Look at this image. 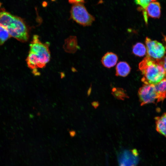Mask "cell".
I'll return each mask as SVG.
<instances>
[{"label":"cell","mask_w":166,"mask_h":166,"mask_svg":"<svg viewBox=\"0 0 166 166\" xmlns=\"http://www.w3.org/2000/svg\"><path fill=\"white\" fill-rule=\"evenodd\" d=\"M49 43L41 42L38 35L33 36L30 45V51L26 61L28 67L35 76L40 75L38 68L45 67L50 61Z\"/></svg>","instance_id":"cell-1"},{"label":"cell","mask_w":166,"mask_h":166,"mask_svg":"<svg viewBox=\"0 0 166 166\" xmlns=\"http://www.w3.org/2000/svg\"><path fill=\"white\" fill-rule=\"evenodd\" d=\"M0 24L6 28L11 37L22 42L28 40L29 29L20 18L2 11L0 12Z\"/></svg>","instance_id":"cell-2"},{"label":"cell","mask_w":166,"mask_h":166,"mask_svg":"<svg viewBox=\"0 0 166 166\" xmlns=\"http://www.w3.org/2000/svg\"><path fill=\"white\" fill-rule=\"evenodd\" d=\"M141 81L144 84L156 85L164 77L165 71L156 60L146 56L139 64Z\"/></svg>","instance_id":"cell-3"},{"label":"cell","mask_w":166,"mask_h":166,"mask_svg":"<svg viewBox=\"0 0 166 166\" xmlns=\"http://www.w3.org/2000/svg\"><path fill=\"white\" fill-rule=\"evenodd\" d=\"M71 18L83 26L91 25L95 20L94 16L89 14L82 3L74 4L70 10Z\"/></svg>","instance_id":"cell-4"},{"label":"cell","mask_w":166,"mask_h":166,"mask_svg":"<svg viewBox=\"0 0 166 166\" xmlns=\"http://www.w3.org/2000/svg\"><path fill=\"white\" fill-rule=\"evenodd\" d=\"M138 95L141 106L154 103L157 99V93L155 85H143L139 89Z\"/></svg>","instance_id":"cell-5"},{"label":"cell","mask_w":166,"mask_h":166,"mask_svg":"<svg viewBox=\"0 0 166 166\" xmlns=\"http://www.w3.org/2000/svg\"><path fill=\"white\" fill-rule=\"evenodd\" d=\"M147 56L155 60L162 58L166 53L163 44L156 40H151L148 37L145 39Z\"/></svg>","instance_id":"cell-6"},{"label":"cell","mask_w":166,"mask_h":166,"mask_svg":"<svg viewBox=\"0 0 166 166\" xmlns=\"http://www.w3.org/2000/svg\"><path fill=\"white\" fill-rule=\"evenodd\" d=\"M146 12L148 17L155 18H159L161 14V6L160 3L156 1L151 2L147 6Z\"/></svg>","instance_id":"cell-7"},{"label":"cell","mask_w":166,"mask_h":166,"mask_svg":"<svg viewBox=\"0 0 166 166\" xmlns=\"http://www.w3.org/2000/svg\"><path fill=\"white\" fill-rule=\"evenodd\" d=\"M118 57L115 53L108 52L102 57L101 62L105 67L110 68L115 65L117 61Z\"/></svg>","instance_id":"cell-8"},{"label":"cell","mask_w":166,"mask_h":166,"mask_svg":"<svg viewBox=\"0 0 166 166\" xmlns=\"http://www.w3.org/2000/svg\"><path fill=\"white\" fill-rule=\"evenodd\" d=\"M155 85L157 94L156 102L163 101L166 97V76L162 80Z\"/></svg>","instance_id":"cell-9"},{"label":"cell","mask_w":166,"mask_h":166,"mask_svg":"<svg viewBox=\"0 0 166 166\" xmlns=\"http://www.w3.org/2000/svg\"><path fill=\"white\" fill-rule=\"evenodd\" d=\"M156 129L160 134L166 137V113L155 118Z\"/></svg>","instance_id":"cell-10"},{"label":"cell","mask_w":166,"mask_h":166,"mask_svg":"<svg viewBox=\"0 0 166 166\" xmlns=\"http://www.w3.org/2000/svg\"><path fill=\"white\" fill-rule=\"evenodd\" d=\"M116 69V76L125 77L130 73L131 68L126 62L120 61L117 65Z\"/></svg>","instance_id":"cell-11"},{"label":"cell","mask_w":166,"mask_h":166,"mask_svg":"<svg viewBox=\"0 0 166 166\" xmlns=\"http://www.w3.org/2000/svg\"><path fill=\"white\" fill-rule=\"evenodd\" d=\"M156 0H135L136 4L139 6L138 10L142 12L146 24H147L148 16L146 12V8L149 4L152 2L156 1Z\"/></svg>","instance_id":"cell-12"},{"label":"cell","mask_w":166,"mask_h":166,"mask_svg":"<svg viewBox=\"0 0 166 166\" xmlns=\"http://www.w3.org/2000/svg\"><path fill=\"white\" fill-rule=\"evenodd\" d=\"M132 52L136 56L139 57L143 56L146 52V47L142 43H137L133 46Z\"/></svg>","instance_id":"cell-13"},{"label":"cell","mask_w":166,"mask_h":166,"mask_svg":"<svg viewBox=\"0 0 166 166\" xmlns=\"http://www.w3.org/2000/svg\"><path fill=\"white\" fill-rule=\"evenodd\" d=\"M11 37L6 28L0 24V45Z\"/></svg>","instance_id":"cell-14"},{"label":"cell","mask_w":166,"mask_h":166,"mask_svg":"<svg viewBox=\"0 0 166 166\" xmlns=\"http://www.w3.org/2000/svg\"><path fill=\"white\" fill-rule=\"evenodd\" d=\"M112 92L113 96L118 99L124 100L125 98L128 97L125 92L121 88H114Z\"/></svg>","instance_id":"cell-15"},{"label":"cell","mask_w":166,"mask_h":166,"mask_svg":"<svg viewBox=\"0 0 166 166\" xmlns=\"http://www.w3.org/2000/svg\"><path fill=\"white\" fill-rule=\"evenodd\" d=\"M157 60L163 67L166 75V56H164L162 58Z\"/></svg>","instance_id":"cell-16"},{"label":"cell","mask_w":166,"mask_h":166,"mask_svg":"<svg viewBox=\"0 0 166 166\" xmlns=\"http://www.w3.org/2000/svg\"><path fill=\"white\" fill-rule=\"evenodd\" d=\"M69 3L72 4H75L79 3H82L84 2V0H68Z\"/></svg>","instance_id":"cell-17"},{"label":"cell","mask_w":166,"mask_h":166,"mask_svg":"<svg viewBox=\"0 0 166 166\" xmlns=\"http://www.w3.org/2000/svg\"><path fill=\"white\" fill-rule=\"evenodd\" d=\"M132 154L133 155L135 156H137L138 155V153L137 150L135 149H134L132 150Z\"/></svg>","instance_id":"cell-18"},{"label":"cell","mask_w":166,"mask_h":166,"mask_svg":"<svg viewBox=\"0 0 166 166\" xmlns=\"http://www.w3.org/2000/svg\"><path fill=\"white\" fill-rule=\"evenodd\" d=\"M69 133L71 136H74L75 134V132L74 130H71L69 131Z\"/></svg>","instance_id":"cell-19"},{"label":"cell","mask_w":166,"mask_h":166,"mask_svg":"<svg viewBox=\"0 0 166 166\" xmlns=\"http://www.w3.org/2000/svg\"><path fill=\"white\" fill-rule=\"evenodd\" d=\"M91 88H90L89 89V90L88 91L87 94H88V96H89L90 95L91 93Z\"/></svg>","instance_id":"cell-20"}]
</instances>
